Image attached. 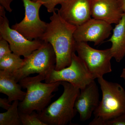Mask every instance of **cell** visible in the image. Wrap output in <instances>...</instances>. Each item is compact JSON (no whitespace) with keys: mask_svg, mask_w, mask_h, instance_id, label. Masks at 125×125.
Listing matches in <instances>:
<instances>
[{"mask_svg":"<svg viewBox=\"0 0 125 125\" xmlns=\"http://www.w3.org/2000/svg\"><path fill=\"white\" fill-rule=\"evenodd\" d=\"M50 17L45 32L40 39L52 46L56 57L55 69L59 71L69 66L76 52L74 34L76 27L67 22L56 11Z\"/></svg>","mask_w":125,"mask_h":125,"instance_id":"cell-1","label":"cell"},{"mask_svg":"<svg viewBox=\"0 0 125 125\" xmlns=\"http://www.w3.org/2000/svg\"><path fill=\"white\" fill-rule=\"evenodd\" d=\"M46 75L39 74L33 77L28 76L20 81L22 88L27 89L23 100L19 103L20 113H31L36 111L39 113L46 108L55 96L54 92L58 91L61 81L51 83H42Z\"/></svg>","mask_w":125,"mask_h":125,"instance_id":"cell-2","label":"cell"},{"mask_svg":"<svg viewBox=\"0 0 125 125\" xmlns=\"http://www.w3.org/2000/svg\"><path fill=\"white\" fill-rule=\"evenodd\" d=\"M102 97L94 112V118L89 125H100L104 121L125 112V89L117 83L109 82L103 77L97 79Z\"/></svg>","mask_w":125,"mask_h":125,"instance_id":"cell-3","label":"cell"},{"mask_svg":"<svg viewBox=\"0 0 125 125\" xmlns=\"http://www.w3.org/2000/svg\"><path fill=\"white\" fill-rule=\"evenodd\" d=\"M64 91L60 97L38 113L46 125H66L71 123L76 115L75 103L80 90L68 82L61 81Z\"/></svg>","mask_w":125,"mask_h":125,"instance_id":"cell-4","label":"cell"},{"mask_svg":"<svg viewBox=\"0 0 125 125\" xmlns=\"http://www.w3.org/2000/svg\"><path fill=\"white\" fill-rule=\"evenodd\" d=\"M24 61L22 67L11 73L18 83L31 74L38 73L47 76L55 67V54L52 45L44 42L42 46L25 57Z\"/></svg>","mask_w":125,"mask_h":125,"instance_id":"cell-5","label":"cell"},{"mask_svg":"<svg viewBox=\"0 0 125 125\" xmlns=\"http://www.w3.org/2000/svg\"><path fill=\"white\" fill-rule=\"evenodd\" d=\"M76 52L94 80L112 71L111 60L113 57L110 48L98 50L87 42H76Z\"/></svg>","mask_w":125,"mask_h":125,"instance_id":"cell-6","label":"cell"},{"mask_svg":"<svg viewBox=\"0 0 125 125\" xmlns=\"http://www.w3.org/2000/svg\"><path fill=\"white\" fill-rule=\"evenodd\" d=\"M93 80L84 63L74 52L69 66L59 71L52 70L47 75L45 81L47 83L65 81L81 90Z\"/></svg>","mask_w":125,"mask_h":125,"instance_id":"cell-7","label":"cell"},{"mask_svg":"<svg viewBox=\"0 0 125 125\" xmlns=\"http://www.w3.org/2000/svg\"><path fill=\"white\" fill-rule=\"evenodd\" d=\"M5 9L0 5V37L9 42L13 53L24 58L27 57L42 46L44 42L40 39L28 40L18 31L10 28Z\"/></svg>","mask_w":125,"mask_h":125,"instance_id":"cell-8","label":"cell"},{"mask_svg":"<svg viewBox=\"0 0 125 125\" xmlns=\"http://www.w3.org/2000/svg\"><path fill=\"white\" fill-rule=\"evenodd\" d=\"M23 1L24 18L20 22L12 25L11 28L30 40L40 39L47 25V23L41 20L39 17V10L42 4L33 0H23Z\"/></svg>","mask_w":125,"mask_h":125,"instance_id":"cell-9","label":"cell"},{"mask_svg":"<svg viewBox=\"0 0 125 125\" xmlns=\"http://www.w3.org/2000/svg\"><path fill=\"white\" fill-rule=\"evenodd\" d=\"M113 29L111 24L92 18L76 27L74 37L76 42H92L98 46L108 38Z\"/></svg>","mask_w":125,"mask_h":125,"instance_id":"cell-10","label":"cell"},{"mask_svg":"<svg viewBox=\"0 0 125 125\" xmlns=\"http://www.w3.org/2000/svg\"><path fill=\"white\" fill-rule=\"evenodd\" d=\"M92 0H64L61 8L56 9L64 20L74 26H79L92 18Z\"/></svg>","mask_w":125,"mask_h":125,"instance_id":"cell-11","label":"cell"},{"mask_svg":"<svg viewBox=\"0 0 125 125\" xmlns=\"http://www.w3.org/2000/svg\"><path fill=\"white\" fill-rule=\"evenodd\" d=\"M99 97L98 86L94 80L80 90L75 103L80 121L84 122L90 119L100 103Z\"/></svg>","mask_w":125,"mask_h":125,"instance_id":"cell-12","label":"cell"},{"mask_svg":"<svg viewBox=\"0 0 125 125\" xmlns=\"http://www.w3.org/2000/svg\"><path fill=\"white\" fill-rule=\"evenodd\" d=\"M92 17L103 21L110 24H117L124 12L117 0H92Z\"/></svg>","mask_w":125,"mask_h":125,"instance_id":"cell-13","label":"cell"},{"mask_svg":"<svg viewBox=\"0 0 125 125\" xmlns=\"http://www.w3.org/2000/svg\"><path fill=\"white\" fill-rule=\"evenodd\" d=\"M11 73L0 70V93L8 96L9 102L23 100L26 92L22 90L19 83Z\"/></svg>","mask_w":125,"mask_h":125,"instance_id":"cell-14","label":"cell"},{"mask_svg":"<svg viewBox=\"0 0 125 125\" xmlns=\"http://www.w3.org/2000/svg\"><path fill=\"white\" fill-rule=\"evenodd\" d=\"M113 30L112 35L108 42L112 43L110 49L113 57L120 62L125 56V13Z\"/></svg>","mask_w":125,"mask_h":125,"instance_id":"cell-15","label":"cell"},{"mask_svg":"<svg viewBox=\"0 0 125 125\" xmlns=\"http://www.w3.org/2000/svg\"><path fill=\"white\" fill-rule=\"evenodd\" d=\"M19 101L13 102L7 111L0 113V125H22L18 108Z\"/></svg>","mask_w":125,"mask_h":125,"instance_id":"cell-16","label":"cell"},{"mask_svg":"<svg viewBox=\"0 0 125 125\" xmlns=\"http://www.w3.org/2000/svg\"><path fill=\"white\" fill-rule=\"evenodd\" d=\"M24 62L20 56L11 53L0 59V70L13 73L22 67Z\"/></svg>","mask_w":125,"mask_h":125,"instance_id":"cell-17","label":"cell"},{"mask_svg":"<svg viewBox=\"0 0 125 125\" xmlns=\"http://www.w3.org/2000/svg\"><path fill=\"white\" fill-rule=\"evenodd\" d=\"M19 113L22 125H46L40 120L36 111L30 113Z\"/></svg>","mask_w":125,"mask_h":125,"instance_id":"cell-18","label":"cell"},{"mask_svg":"<svg viewBox=\"0 0 125 125\" xmlns=\"http://www.w3.org/2000/svg\"><path fill=\"white\" fill-rule=\"evenodd\" d=\"M42 3L47 9L49 13H53L56 10V6L61 4L64 0H33Z\"/></svg>","mask_w":125,"mask_h":125,"instance_id":"cell-19","label":"cell"},{"mask_svg":"<svg viewBox=\"0 0 125 125\" xmlns=\"http://www.w3.org/2000/svg\"><path fill=\"white\" fill-rule=\"evenodd\" d=\"M100 125H125V112L114 118L104 121Z\"/></svg>","mask_w":125,"mask_h":125,"instance_id":"cell-20","label":"cell"},{"mask_svg":"<svg viewBox=\"0 0 125 125\" xmlns=\"http://www.w3.org/2000/svg\"><path fill=\"white\" fill-rule=\"evenodd\" d=\"M12 52L9 42L0 37V59Z\"/></svg>","mask_w":125,"mask_h":125,"instance_id":"cell-21","label":"cell"},{"mask_svg":"<svg viewBox=\"0 0 125 125\" xmlns=\"http://www.w3.org/2000/svg\"><path fill=\"white\" fill-rule=\"evenodd\" d=\"M8 99L0 98V107L5 110H8L11 106Z\"/></svg>","mask_w":125,"mask_h":125,"instance_id":"cell-22","label":"cell"},{"mask_svg":"<svg viewBox=\"0 0 125 125\" xmlns=\"http://www.w3.org/2000/svg\"><path fill=\"white\" fill-rule=\"evenodd\" d=\"M13 0H0V4L9 12H11L12 10L10 7L11 2Z\"/></svg>","mask_w":125,"mask_h":125,"instance_id":"cell-23","label":"cell"},{"mask_svg":"<svg viewBox=\"0 0 125 125\" xmlns=\"http://www.w3.org/2000/svg\"><path fill=\"white\" fill-rule=\"evenodd\" d=\"M121 8L125 13V0H117Z\"/></svg>","mask_w":125,"mask_h":125,"instance_id":"cell-24","label":"cell"},{"mask_svg":"<svg viewBox=\"0 0 125 125\" xmlns=\"http://www.w3.org/2000/svg\"><path fill=\"white\" fill-rule=\"evenodd\" d=\"M120 77L121 78H123L124 79H125V68H124L122 70V72L121 73Z\"/></svg>","mask_w":125,"mask_h":125,"instance_id":"cell-25","label":"cell"},{"mask_svg":"<svg viewBox=\"0 0 125 125\" xmlns=\"http://www.w3.org/2000/svg\"><path fill=\"white\" fill-rule=\"evenodd\" d=\"M124 80H125V79H124Z\"/></svg>","mask_w":125,"mask_h":125,"instance_id":"cell-26","label":"cell"}]
</instances>
